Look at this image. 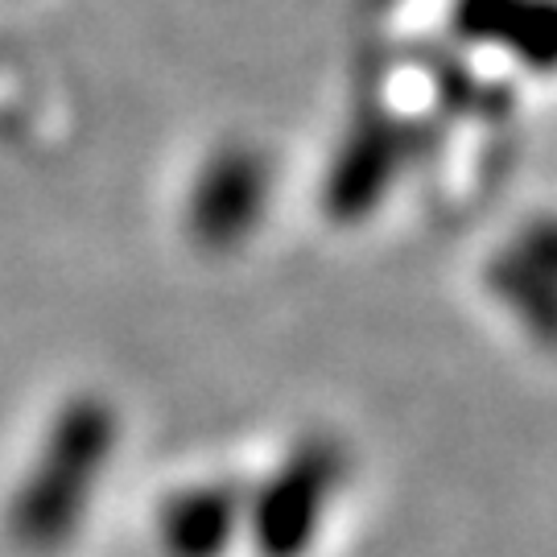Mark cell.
Here are the masks:
<instances>
[{
  "label": "cell",
  "instance_id": "cell-1",
  "mask_svg": "<svg viewBox=\"0 0 557 557\" xmlns=\"http://www.w3.org/2000/svg\"><path fill=\"white\" fill-rule=\"evenodd\" d=\"M116 442V418L100 397H79L62 409L41 442L38 462L9 504V533L34 554H50L79 529L96 479Z\"/></svg>",
  "mask_w": 557,
  "mask_h": 557
},
{
  "label": "cell",
  "instance_id": "cell-2",
  "mask_svg": "<svg viewBox=\"0 0 557 557\" xmlns=\"http://www.w3.org/2000/svg\"><path fill=\"white\" fill-rule=\"evenodd\" d=\"M343 446L331 438H310L285 458L277 475L260 487L248 508L252 541L260 557H301L319 533V520L343 479Z\"/></svg>",
  "mask_w": 557,
  "mask_h": 557
},
{
  "label": "cell",
  "instance_id": "cell-3",
  "mask_svg": "<svg viewBox=\"0 0 557 557\" xmlns=\"http://www.w3.org/2000/svg\"><path fill=\"white\" fill-rule=\"evenodd\" d=\"M264 199H269L264 161L248 149H227L202 170L190 199V227L202 244H236L260 220Z\"/></svg>",
  "mask_w": 557,
  "mask_h": 557
},
{
  "label": "cell",
  "instance_id": "cell-4",
  "mask_svg": "<svg viewBox=\"0 0 557 557\" xmlns=\"http://www.w3.org/2000/svg\"><path fill=\"white\" fill-rule=\"evenodd\" d=\"M458 25L471 38L512 46L537 71L557 66V0H462Z\"/></svg>",
  "mask_w": 557,
  "mask_h": 557
},
{
  "label": "cell",
  "instance_id": "cell-5",
  "mask_svg": "<svg viewBox=\"0 0 557 557\" xmlns=\"http://www.w3.org/2000/svg\"><path fill=\"white\" fill-rule=\"evenodd\" d=\"M239 529V499L227 487H190L165 504L161 545L170 557H223Z\"/></svg>",
  "mask_w": 557,
  "mask_h": 557
},
{
  "label": "cell",
  "instance_id": "cell-6",
  "mask_svg": "<svg viewBox=\"0 0 557 557\" xmlns=\"http://www.w3.org/2000/svg\"><path fill=\"white\" fill-rule=\"evenodd\" d=\"M393 145L384 133H368L363 140L351 145V153L338 161L335 182H331V202L338 211H363L368 202L380 195V186L393 174Z\"/></svg>",
  "mask_w": 557,
  "mask_h": 557
},
{
  "label": "cell",
  "instance_id": "cell-7",
  "mask_svg": "<svg viewBox=\"0 0 557 557\" xmlns=\"http://www.w3.org/2000/svg\"><path fill=\"white\" fill-rule=\"evenodd\" d=\"M492 281H496L499 298L512 301V310L541 338H557V281L549 273H541L517 257H504L492 269Z\"/></svg>",
  "mask_w": 557,
  "mask_h": 557
}]
</instances>
